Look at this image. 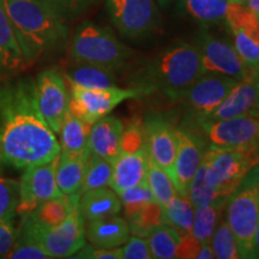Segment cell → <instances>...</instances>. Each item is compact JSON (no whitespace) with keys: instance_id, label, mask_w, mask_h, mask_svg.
Returning <instances> with one entry per match:
<instances>
[{"instance_id":"49","label":"cell","mask_w":259,"mask_h":259,"mask_svg":"<svg viewBox=\"0 0 259 259\" xmlns=\"http://www.w3.org/2000/svg\"><path fill=\"white\" fill-rule=\"evenodd\" d=\"M5 164L4 157H3V150H2V142H0V171L3 169V166Z\"/></svg>"},{"instance_id":"31","label":"cell","mask_w":259,"mask_h":259,"mask_svg":"<svg viewBox=\"0 0 259 259\" xmlns=\"http://www.w3.org/2000/svg\"><path fill=\"white\" fill-rule=\"evenodd\" d=\"M113 162L105 158L96 156L89 153L87 160L85 173L82 186L79 189V194L88 190L99 189V187L109 186V181L112 178Z\"/></svg>"},{"instance_id":"44","label":"cell","mask_w":259,"mask_h":259,"mask_svg":"<svg viewBox=\"0 0 259 259\" xmlns=\"http://www.w3.org/2000/svg\"><path fill=\"white\" fill-rule=\"evenodd\" d=\"M202 246V242L198 239L194 238L192 233H190V234H181L180 233V242L178 245L177 258L198 259V254Z\"/></svg>"},{"instance_id":"37","label":"cell","mask_w":259,"mask_h":259,"mask_svg":"<svg viewBox=\"0 0 259 259\" xmlns=\"http://www.w3.org/2000/svg\"><path fill=\"white\" fill-rule=\"evenodd\" d=\"M10 259H47L50 255L40 241L28 229L18 227V234L15 246L8 255Z\"/></svg>"},{"instance_id":"15","label":"cell","mask_w":259,"mask_h":259,"mask_svg":"<svg viewBox=\"0 0 259 259\" xmlns=\"http://www.w3.org/2000/svg\"><path fill=\"white\" fill-rule=\"evenodd\" d=\"M196 46L199 51L204 73L222 74L239 82L253 77V71L241 60L234 46L228 41L202 34Z\"/></svg>"},{"instance_id":"7","label":"cell","mask_w":259,"mask_h":259,"mask_svg":"<svg viewBox=\"0 0 259 259\" xmlns=\"http://www.w3.org/2000/svg\"><path fill=\"white\" fill-rule=\"evenodd\" d=\"M67 84L70 90V112L90 125L108 115L116 106L126 100L141 99L150 94L141 87L119 88L118 85H114L108 88H85L77 84Z\"/></svg>"},{"instance_id":"47","label":"cell","mask_w":259,"mask_h":259,"mask_svg":"<svg viewBox=\"0 0 259 259\" xmlns=\"http://www.w3.org/2000/svg\"><path fill=\"white\" fill-rule=\"evenodd\" d=\"M253 258H259V221L253 238Z\"/></svg>"},{"instance_id":"17","label":"cell","mask_w":259,"mask_h":259,"mask_svg":"<svg viewBox=\"0 0 259 259\" xmlns=\"http://www.w3.org/2000/svg\"><path fill=\"white\" fill-rule=\"evenodd\" d=\"M149 157L168 173L174 183V162L177 155L176 128L157 114L149 115L143 122Z\"/></svg>"},{"instance_id":"1","label":"cell","mask_w":259,"mask_h":259,"mask_svg":"<svg viewBox=\"0 0 259 259\" xmlns=\"http://www.w3.org/2000/svg\"><path fill=\"white\" fill-rule=\"evenodd\" d=\"M0 142L5 164L15 169L46 163L60 154L57 135L37 108L31 78L0 82Z\"/></svg>"},{"instance_id":"16","label":"cell","mask_w":259,"mask_h":259,"mask_svg":"<svg viewBox=\"0 0 259 259\" xmlns=\"http://www.w3.org/2000/svg\"><path fill=\"white\" fill-rule=\"evenodd\" d=\"M176 136L177 155L174 162V185L180 196L187 197L191 181L198 170L205 151L204 141L196 131L189 128H176Z\"/></svg>"},{"instance_id":"32","label":"cell","mask_w":259,"mask_h":259,"mask_svg":"<svg viewBox=\"0 0 259 259\" xmlns=\"http://www.w3.org/2000/svg\"><path fill=\"white\" fill-rule=\"evenodd\" d=\"M130 233L141 238H147L149 232L161 223H164L163 209L156 200L148 203L134 216L127 219Z\"/></svg>"},{"instance_id":"52","label":"cell","mask_w":259,"mask_h":259,"mask_svg":"<svg viewBox=\"0 0 259 259\" xmlns=\"http://www.w3.org/2000/svg\"><path fill=\"white\" fill-rule=\"evenodd\" d=\"M178 2H179L181 5H185V3L187 2V0H178Z\"/></svg>"},{"instance_id":"5","label":"cell","mask_w":259,"mask_h":259,"mask_svg":"<svg viewBox=\"0 0 259 259\" xmlns=\"http://www.w3.org/2000/svg\"><path fill=\"white\" fill-rule=\"evenodd\" d=\"M226 206V221L235 236L240 258H253V238L259 221L257 164L248 170L240 185L228 197Z\"/></svg>"},{"instance_id":"30","label":"cell","mask_w":259,"mask_h":259,"mask_svg":"<svg viewBox=\"0 0 259 259\" xmlns=\"http://www.w3.org/2000/svg\"><path fill=\"white\" fill-rule=\"evenodd\" d=\"M225 206L223 204L194 206L192 235L202 244H210Z\"/></svg>"},{"instance_id":"19","label":"cell","mask_w":259,"mask_h":259,"mask_svg":"<svg viewBox=\"0 0 259 259\" xmlns=\"http://www.w3.org/2000/svg\"><path fill=\"white\" fill-rule=\"evenodd\" d=\"M149 154L147 147L135 153H120L113 161L109 187L119 194L128 187L147 183Z\"/></svg>"},{"instance_id":"23","label":"cell","mask_w":259,"mask_h":259,"mask_svg":"<svg viewBox=\"0 0 259 259\" xmlns=\"http://www.w3.org/2000/svg\"><path fill=\"white\" fill-rule=\"evenodd\" d=\"M27 67L17 37L0 6V80L14 77Z\"/></svg>"},{"instance_id":"24","label":"cell","mask_w":259,"mask_h":259,"mask_svg":"<svg viewBox=\"0 0 259 259\" xmlns=\"http://www.w3.org/2000/svg\"><path fill=\"white\" fill-rule=\"evenodd\" d=\"M121 200L112 189L99 187L79 194L78 209L84 222L116 215L121 210Z\"/></svg>"},{"instance_id":"6","label":"cell","mask_w":259,"mask_h":259,"mask_svg":"<svg viewBox=\"0 0 259 259\" xmlns=\"http://www.w3.org/2000/svg\"><path fill=\"white\" fill-rule=\"evenodd\" d=\"M255 150L219 148L209 145L202 158L206 183L220 197L228 199L241 184L254 162Z\"/></svg>"},{"instance_id":"33","label":"cell","mask_w":259,"mask_h":259,"mask_svg":"<svg viewBox=\"0 0 259 259\" xmlns=\"http://www.w3.org/2000/svg\"><path fill=\"white\" fill-rule=\"evenodd\" d=\"M147 183L151 192H153L155 200L160 203L161 205L169 202L176 194H178L171 178L168 176L166 170L162 169L150 157H149Z\"/></svg>"},{"instance_id":"9","label":"cell","mask_w":259,"mask_h":259,"mask_svg":"<svg viewBox=\"0 0 259 259\" xmlns=\"http://www.w3.org/2000/svg\"><path fill=\"white\" fill-rule=\"evenodd\" d=\"M210 145L255 150L259 148V112L253 111L227 120L205 121L197 126Z\"/></svg>"},{"instance_id":"41","label":"cell","mask_w":259,"mask_h":259,"mask_svg":"<svg viewBox=\"0 0 259 259\" xmlns=\"http://www.w3.org/2000/svg\"><path fill=\"white\" fill-rule=\"evenodd\" d=\"M121 259H151L150 247L147 239L141 236H130L128 240L120 246Z\"/></svg>"},{"instance_id":"12","label":"cell","mask_w":259,"mask_h":259,"mask_svg":"<svg viewBox=\"0 0 259 259\" xmlns=\"http://www.w3.org/2000/svg\"><path fill=\"white\" fill-rule=\"evenodd\" d=\"M225 21L233 35V46L241 60L253 71L259 65V18L247 6L228 0Z\"/></svg>"},{"instance_id":"20","label":"cell","mask_w":259,"mask_h":259,"mask_svg":"<svg viewBox=\"0 0 259 259\" xmlns=\"http://www.w3.org/2000/svg\"><path fill=\"white\" fill-rule=\"evenodd\" d=\"M124 124L119 118L106 115L93 124L90 130L89 153L108 161H114L120 154V142Z\"/></svg>"},{"instance_id":"35","label":"cell","mask_w":259,"mask_h":259,"mask_svg":"<svg viewBox=\"0 0 259 259\" xmlns=\"http://www.w3.org/2000/svg\"><path fill=\"white\" fill-rule=\"evenodd\" d=\"M213 257L218 259H239L238 244H236L235 236L233 234L231 227L225 220H220L218 227L210 241Z\"/></svg>"},{"instance_id":"22","label":"cell","mask_w":259,"mask_h":259,"mask_svg":"<svg viewBox=\"0 0 259 259\" xmlns=\"http://www.w3.org/2000/svg\"><path fill=\"white\" fill-rule=\"evenodd\" d=\"M85 238L94 247H120L130 238L128 223L115 215L88 221L85 222Z\"/></svg>"},{"instance_id":"26","label":"cell","mask_w":259,"mask_h":259,"mask_svg":"<svg viewBox=\"0 0 259 259\" xmlns=\"http://www.w3.org/2000/svg\"><path fill=\"white\" fill-rule=\"evenodd\" d=\"M63 73L67 83L77 84L85 88H108L116 85L114 71L93 64L71 60Z\"/></svg>"},{"instance_id":"29","label":"cell","mask_w":259,"mask_h":259,"mask_svg":"<svg viewBox=\"0 0 259 259\" xmlns=\"http://www.w3.org/2000/svg\"><path fill=\"white\" fill-rule=\"evenodd\" d=\"M162 209L164 223L171 226L181 234L192 233L194 206L187 197H183L178 193L169 202L163 204Z\"/></svg>"},{"instance_id":"28","label":"cell","mask_w":259,"mask_h":259,"mask_svg":"<svg viewBox=\"0 0 259 259\" xmlns=\"http://www.w3.org/2000/svg\"><path fill=\"white\" fill-rule=\"evenodd\" d=\"M153 258L173 259L177 258L178 245L180 242V233L167 223L154 227L147 238Z\"/></svg>"},{"instance_id":"13","label":"cell","mask_w":259,"mask_h":259,"mask_svg":"<svg viewBox=\"0 0 259 259\" xmlns=\"http://www.w3.org/2000/svg\"><path fill=\"white\" fill-rule=\"evenodd\" d=\"M58 156L46 163L35 164L23 169V174L18 180L19 199L17 216L23 218L41 203L60 196L61 192L56 179Z\"/></svg>"},{"instance_id":"36","label":"cell","mask_w":259,"mask_h":259,"mask_svg":"<svg viewBox=\"0 0 259 259\" xmlns=\"http://www.w3.org/2000/svg\"><path fill=\"white\" fill-rule=\"evenodd\" d=\"M193 206H203L208 204H223L226 205L227 199L219 196V193L206 183L204 168L200 162V166L197 170L196 176L193 177L187 194Z\"/></svg>"},{"instance_id":"11","label":"cell","mask_w":259,"mask_h":259,"mask_svg":"<svg viewBox=\"0 0 259 259\" xmlns=\"http://www.w3.org/2000/svg\"><path fill=\"white\" fill-rule=\"evenodd\" d=\"M107 9L118 31L132 40L147 37L158 24L154 0H108Z\"/></svg>"},{"instance_id":"40","label":"cell","mask_w":259,"mask_h":259,"mask_svg":"<svg viewBox=\"0 0 259 259\" xmlns=\"http://www.w3.org/2000/svg\"><path fill=\"white\" fill-rule=\"evenodd\" d=\"M147 147L144 126L141 121L134 120L124 128L120 142V153H135Z\"/></svg>"},{"instance_id":"39","label":"cell","mask_w":259,"mask_h":259,"mask_svg":"<svg viewBox=\"0 0 259 259\" xmlns=\"http://www.w3.org/2000/svg\"><path fill=\"white\" fill-rule=\"evenodd\" d=\"M19 199V181L0 177V220H15Z\"/></svg>"},{"instance_id":"48","label":"cell","mask_w":259,"mask_h":259,"mask_svg":"<svg viewBox=\"0 0 259 259\" xmlns=\"http://www.w3.org/2000/svg\"><path fill=\"white\" fill-rule=\"evenodd\" d=\"M253 79H254L255 88H257V106H255V111L259 112V65L253 72Z\"/></svg>"},{"instance_id":"53","label":"cell","mask_w":259,"mask_h":259,"mask_svg":"<svg viewBox=\"0 0 259 259\" xmlns=\"http://www.w3.org/2000/svg\"><path fill=\"white\" fill-rule=\"evenodd\" d=\"M257 169H258V186H259V164H257Z\"/></svg>"},{"instance_id":"4","label":"cell","mask_w":259,"mask_h":259,"mask_svg":"<svg viewBox=\"0 0 259 259\" xmlns=\"http://www.w3.org/2000/svg\"><path fill=\"white\" fill-rule=\"evenodd\" d=\"M134 53L112 30L90 22H84L77 28L69 48L71 60L93 64L114 72L120 71Z\"/></svg>"},{"instance_id":"50","label":"cell","mask_w":259,"mask_h":259,"mask_svg":"<svg viewBox=\"0 0 259 259\" xmlns=\"http://www.w3.org/2000/svg\"><path fill=\"white\" fill-rule=\"evenodd\" d=\"M157 3H158V5L161 6V8H167V6L169 5L170 0H157Z\"/></svg>"},{"instance_id":"21","label":"cell","mask_w":259,"mask_h":259,"mask_svg":"<svg viewBox=\"0 0 259 259\" xmlns=\"http://www.w3.org/2000/svg\"><path fill=\"white\" fill-rule=\"evenodd\" d=\"M255 106H257V88L253 77H251L236 84L218 106V108L202 122L227 120L235 116L248 114L255 111Z\"/></svg>"},{"instance_id":"3","label":"cell","mask_w":259,"mask_h":259,"mask_svg":"<svg viewBox=\"0 0 259 259\" xmlns=\"http://www.w3.org/2000/svg\"><path fill=\"white\" fill-rule=\"evenodd\" d=\"M204 73L196 45L178 44L154 57L139 72L135 87L149 93L161 92L171 101L184 94Z\"/></svg>"},{"instance_id":"38","label":"cell","mask_w":259,"mask_h":259,"mask_svg":"<svg viewBox=\"0 0 259 259\" xmlns=\"http://www.w3.org/2000/svg\"><path fill=\"white\" fill-rule=\"evenodd\" d=\"M121 200V205L125 209L126 218H131L136 212H138L148 203L155 200L153 192L148 183L139 184V185L128 187L118 194Z\"/></svg>"},{"instance_id":"43","label":"cell","mask_w":259,"mask_h":259,"mask_svg":"<svg viewBox=\"0 0 259 259\" xmlns=\"http://www.w3.org/2000/svg\"><path fill=\"white\" fill-rule=\"evenodd\" d=\"M51 6L61 18L71 17L79 14L88 6L92 0H42Z\"/></svg>"},{"instance_id":"51","label":"cell","mask_w":259,"mask_h":259,"mask_svg":"<svg viewBox=\"0 0 259 259\" xmlns=\"http://www.w3.org/2000/svg\"><path fill=\"white\" fill-rule=\"evenodd\" d=\"M254 162H255V164H259V148L255 149V153H254Z\"/></svg>"},{"instance_id":"42","label":"cell","mask_w":259,"mask_h":259,"mask_svg":"<svg viewBox=\"0 0 259 259\" xmlns=\"http://www.w3.org/2000/svg\"><path fill=\"white\" fill-rule=\"evenodd\" d=\"M18 234L15 220H0V258H8Z\"/></svg>"},{"instance_id":"10","label":"cell","mask_w":259,"mask_h":259,"mask_svg":"<svg viewBox=\"0 0 259 259\" xmlns=\"http://www.w3.org/2000/svg\"><path fill=\"white\" fill-rule=\"evenodd\" d=\"M35 96L42 118L56 135L59 134L65 116L70 112V90L63 71L48 67L35 79Z\"/></svg>"},{"instance_id":"14","label":"cell","mask_w":259,"mask_h":259,"mask_svg":"<svg viewBox=\"0 0 259 259\" xmlns=\"http://www.w3.org/2000/svg\"><path fill=\"white\" fill-rule=\"evenodd\" d=\"M21 227L28 229L40 241L50 258H72L85 245V222L80 215L78 205L59 226L46 231H32L21 222Z\"/></svg>"},{"instance_id":"25","label":"cell","mask_w":259,"mask_h":259,"mask_svg":"<svg viewBox=\"0 0 259 259\" xmlns=\"http://www.w3.org/2000/svg\"><path fill=\"white\" fill-rule=\"evenodd\" d=\"M89 150L82 154L60 151L58 156L56 179L60 192L64 194L78 193L85 173Z\"/></svg>"},{"instance_id":"34","label":"cell","mask_w":259,"mask_h":259,"mask_svg":"<svg viewBox=\"0 0 259 259\" xmlns=\"http://www.w3.org/2000/svg\"><path fill=\"white\" fill-rule=\"evenodd\" d=\"M228 0H187L185 9L202 23H218L225 19Z\"/></svg>"},{"instance_id":"8","label":"cell","mask_w":259,"mask_h":259,"mask_svg":"<svg viewBox=\"0 0 259 259\" xmlns=\"http://www.w3.org/2000/svg\"><path fill=\"white\" fill-rule=\"evenodd\" d=\"M239 80L218 73H203L179 100L185 109L186 124L197 127L218 108Z\"/></svg>"},{"instance_id":"18","label":"cell","mask_w":259,"mask_h":259,"mask_svg":"<svg viewBox=\"0 0 259 259\" xmlns=\"http://www.w3.org/2000/svg\"><path fill=\"white\" fill-rule=\"evenodd\" d=\"M79 193L64 194L41 203L28 215L21 218L23 222L32 231H46L59 226L70 216L74 208L78 205Z\"/></svg>"},{"instance_id":"27","label":"cell","mask_w":259,"mask_h":259,"mask_svg":"<svg viewBox=\"0 0 259 259\" xmlns=\"http://www.w3.org/2000/svg\"><path fill=\"white\" fill-rule=\"evenodd\" d=\"M92 126L74 116L71 112L67 113L58 134L60 136V151L70 154H82L88 151Z\"/></svg>"},{"instance_id":"2","label":"cell","mask_w":259,"mask_h":259,"mask_svg":"<svg viewBox=\"0 0 259 259\" xmlns=\"http://www.w3.org/2000/svg\"><path fill=\"white\" fill-rule=\"evenodd\" d=\"M28 66L67 40L64 18L42 0H0Z\"/></svg>"},{"instance_id":"46","label":"cell","mask_w":259,"mask_h":259,"mask_svg":"<svg viewBox=\"0 0 259 259\" xmlns=\"http://www.w3.org/2000/svg\"><path fill=\"white\" fill-rule=\"evenodd\" d=\"M213 257V251L210 244H203L200 252L198 254V259H212Z\"/></svg>"},{"instance_id":"45","label":"cell","mask_w":259,"mask_h":259,"mask_svg":"<svg viewBox=\"0 0 259 259\" xmlns=\"http://www.w3.org/2000/svg\"><path fill=\"white\" fill-rule=\"evenodd\" d=\"M234 2H239L245 6H247V8L250 9L254 15H257V17L259 18V0H234Z\"/></svg>"}]
</instances>
